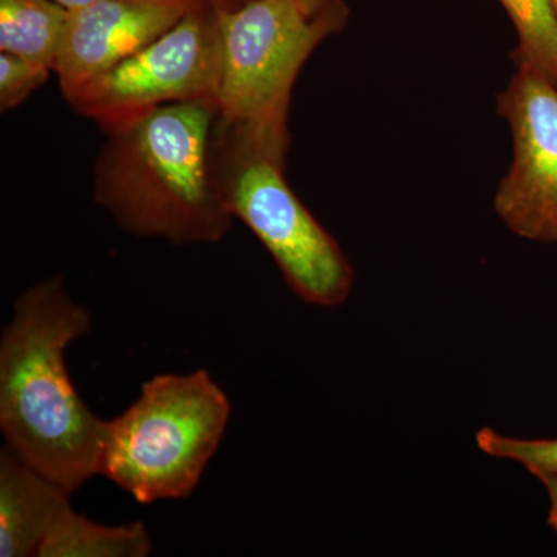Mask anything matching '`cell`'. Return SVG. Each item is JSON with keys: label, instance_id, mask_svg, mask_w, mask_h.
<instances>
[{"label": "cell", "instance_id": "cell-17", "mask_svg": "<svg viewBox=\"0 0 557 557\" xmlns=\"http://www.w3.org/2000/svg\"><path fill=\"white\" fill-rule=\"evenodd\" d=\"M329 2L330 0H300V5L306 10L307 14L313 16V14H317L322 7L327 5Z\"/></svg>", "mask_w": 557, "mask_h": 557}, {"label": "cell", "instance_id": "cell-5", "mask_svg": "<svg viewBox=\"0 0 557 557\" xmlns=\"http://www.w3.org/2000/svg\"><path fill=\"white\" fill-rule=\"evenodd\" d=\"M285 157L215 121L212 171L226 208L258 237L304 302L338 307L355 271L335 237L289 188Z\"/></svg>", "mask_w": 557, "mask_h": 557}, {"label": "cell", "instance_id": "cell-18", "mask_svg": "<svg viewBox=\"0 0 557 557\" xmlns=\"http://www.w3.org/2000/svg\"><path fill=\"white\" fill-rule=\"evenodd\" d=\"M54 2L60 3V5L65 7L67 10L79 9V7L89 5L91 2H97V0H54Z\"/></svg>", "mask_w": 557, "mask_h": 557}, {"label": "cell", "instance_id": "cell-10", "mask_svg": "<svg viewBox=\"0 0 557 557\" xmlns=\"http://www.w3.org/2000/svg\"><path fill=\"white\" fill-rule=\"evenodd\" d=\"M150 549L145 523L101 525L70 507L47 534L39 557H145Z\"/></svg>", "mask_w": 557, "mask_h": 557}, {"label": "cell", "instance_id": "cell-16", "mask_svg": "<svg viewBox=\"0 0 557 557\" xmlns=\"http://www.w3.org/2000/svg\"><path fill=\"white\" fill-rule=\"evenodd\" d=\"M200 2L207 3L219 13H228V11L239 10L242 7L255 2V0H200Z\"/></svg>", "mask_w": 557, "mask_h": 557}, {"label": "cell", "instance_id": "cell-2", "mask_svg": "<svg viewBox=\"0 0 557 557\" xmlns=\"http://www.w3.org/2000/svg\"><path fill=\"white\" fill-rule=\"evenodd\" d=\"M218 115L214 101L172 102L106 131L95 201L134 236L218 244L234 219L212 171Z\"/></svg>", "mask_w": 557, "mask_h": 557}, {"label": "cell", "instance_id": "cell-9", "mask_svg": "<svg viewBox=\"0 0 557 557\" xmlns=\"http://www.w3.org/2000/svg\"><path fill=\"white\" fill-rule=\"evenodd\" d=\"M70 505V493L13 450L0 453V557L39 556L57 520Z\"/></svg>", "mask_w": 557, "mask_h": 557}, {"label": "cell", "instance_id": "cell-14", "mask_svg": "<svg viewBox=\"0 0 557 557\" xmlns=\"http://www.w3.org/2000/svg\"><path fill=\"white\" fill-rule=\"evenodd\" d=\"M53 70L39 62L0 51V112L20 108L49 81Z\"/></svg>", "mask_w": 557, "mask_h": 557}, {"label": "cell", "instance_id": "cell-1", "mask_svg": "<svg viewBox=\"0 0 557 557\" xmlns=\"http://www.w3.org/2000/svg\"><path fill=\"white\" fill-rule=\"evenodd\" d=\"M90 325L86 307L53 276L22 293L0 338L7 448L70 494L100 475L108 423L87 408L65 364V350Z\"/></svg>", "mask_w": 557, "mask_h": 557}, {"label": "cell", "instance_id": "cell-12", "mask_svg": "<svg viewBox=\"0 0 557 557\" xmlns=\"http://www.w3.org/2000/svg\"><path fill=\"white\" fill-rule=\"evenodd\" d=\"M518 33L515 64L530 65L557 86V20L549 0H498Z\"/></svg>", "mask_w": 557, "mask_h": 557}, {"label": "cell", "instance_id": "cell-6", "mask_svg": "<svg viewBox=\"0 0 557 557\" xmlns=\"http://www.w3.org/2000/svg\"><path fill=\"white\" fill-rule=\"evenodd\" d=\"M220 69L219 13L199 0L171 30L102 73L67 102L106 132L172 102H215Z\"/></svg>", "mask_w": 557, "mask_h": 557}, {"label": "cell", "instance_id": "cell-7", "mask_svg": "<svg viewBox=\"0 0 557 557\" xmlns=\"http://www.w3.org/2000/svg\"><path fill=\"white\" fill-rule=\"evenodd\" d=\"M497 109L511 131L512 161L494 209L516 236L557 244V86L518 64L498 94Z\"/></svg>", "mask_w": 557, "mask_h": 557}, {"label": "cell", "instance_id": "cell-4", "mask_svg": "<svg viewBox=\"0 0 557 557\" xmlns=\"http://www.w3.org/2000/svg\"><path fill=\"white\" fill-rule=\"evenodd\" d=\"M348 16L344 0H330L313 16L300 0H255L239 10L219 13V123L276 156H287L296 79L313 51L344 30Z\"/></svg>", "mask_w": 557, "mask_h": 557}, {"label": "cell", "instance_id": "cell-19", "mask_svg": "<svg viewBox=\"0 0 557 557\" xmlns=\"http://www.w3.org/2000/svg\"><path fill=\"white\" fill-rule=\"evenodd\" d=\"M552 2L553 10H555L556 20H557V0H549Z\"/></svg>", "mask_w": 557, "mask_h": 557}, {"label": "cell", "instance_id": "cell-15", "mask_svg": "<svg viewBox=\"0 0 557 557\" xmlns=\"http://www.w3.org/2000/svg\"><path fill=\"white\" fill-rule=\"evenodd\" d=\"M536 478L547 487L549 496L548 523L557 533V474H541Z\"/></svg>", "mask_w": 557, "mask_h": 557}, {"label": "cell", "instance_id": "cell-3", "mask_svg": "<svg viewBox=\"0 0 557 557\" xmlns=\"http://www.w3.org/2000/svg\"><path fill=\"white\" fill-rule=\"evenodd\" d=\"M231 403L207 370L163 373L106 423L100 475L138 504L188 498L218 453Z\"/></svg>", "mask_w": 557, "mask_h": 557}, {"label": "cell", "instance_id": "cell-8", "mask_svg": "<svg viewBox=\"0 0 557 557\" xmlns=\"http://www.w3.org/2000/svg\"><path fill=\"white\" fill-rule=\"evenodd\" d=\"M197 2L199 0H97L69 10L54 65L65 101L171 30Z\"/></svg>", "mask_w": 557, "mask_h": 557}, {"label": "cell", "instance_id": "cell-13", "mask_svg": "<svg viewBox=\"0 0 557 557\" xmlns=\"http://www.w3.org/2000/svg\"><path fill=\"white\" fill-rule=\"evenodd\" d=\"M479 449L486 456L516 461L536 478L557 474V438L525 440L498 434L491 428L480 429L475 435Z\"/></svg>", "mask_w": 557, "mask_h": 557}, {"label": "cell", "instance_id": "cell-11", "mask_svg": "<svg viewBox=\"0 0 557 557\" xmlns=\"http://www.w3.org/2000/svg\"><path fill=\"white\" fill-rule=\"evenodd\" d=\"M67 16L54 0H0V51L54 72Z\"/></svg>", "mask_w": 557, "mask_h": 557}]
</instances>
